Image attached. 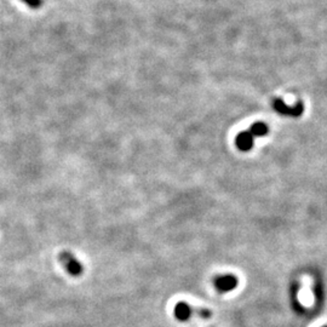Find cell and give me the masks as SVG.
<instances>
[{
  "mask_svg": "<svg viewBox=\"0 0 327 327\" xmlns=\"http://www.w3.org/2000/svg\"><path fill=\"white\" fill-rule=\"evenodd\" d=\"M58 261L61 263L66 272L72 276H80L84 273V265L80 263L73 253L68 251H63L58 255Z\"/></svg>",
  "mask_w": 327,
  "mask_h": 327,
  "instance_id": "obj_1",
  "label": "cell"
},
{
  "mask_svg": "<svg viewBox=\"0 0 327 327\" xmlns=\"http://www.w3.org/2000/svg\"><path fill=\"white\" fill-rule=\"evenodd\" d=\"M273 108L279 114L290 116V118H299L304 112V106L301 101H298L295 106L290 107L282 101L281 98H274L272 102Z\"/></svg>",
  "mask_w": 327,
  "mask_h": 327,
  "instance_id": "obj_2",
  "label": "cell"
},
{
  "mask_svg": "<svg viewBox=\"0 0 327 327\" xmlns=\"http://www.w3.org/2000/svg\"><path fill=\"white\" fill-rule=\"evenodd\" d=\"M213 285H215L217 291L226 293L233 291V290L238 288L239 280L233 274H224L216 276L215 280H213Z\"/></svg>",
  "mask_w": 327,
  "mask_h": 327,
  "instance_id": "obj_3",
  "label": "cell"
},
{
  "mask_svg": "<svg viewBox=\"0 0 327 327\" xmlns=\"http://www.w3.org/2000/svg\"><path fill=\"white\" fill-rule=\"evenodd\" d=\"M235 146L239 151L250 152L253 147V136L249 131H241L235 137Z\"/></svg>",
  "mask_w": 327,
  "mask_h": 327,
  "instance_id": "obj_4",
  "label": "cell"
},
{
  "mask_svg": "<svg viewBox=\"0 0 327 327\" xmlns=\"http://www.w3.org/2000/svg\"><path fill=\"white\" fill-rule=\"evenodd\" d=\"M173 315L178 321L186 322L192 318L193 309L187 302H178L175 305V309H173Z\"/></svg>",
  "mask_w": 327,
  "mask_h": 327,
  "instance_id": "obj_5",
  "label": "cell"
},
{
  "mask_svg": "<svg viewBox=\"0 0 327 327\" xmlns=\"http://www.w3.org/2000/svg\"><path fill=\"white\" fill-rule=\"evenodd\" d=\"M249 132L251 133L252 136H256V137H263V136L268 135L269 128H268V125L265 124V122L257 121V122H255V124L251 125Z\"/></svg>",
  "mask_w": 327,
  "mask_h": 327,
  "instance_id": "obj_6",
  "label": "cell"
},
{
  "mask_svg": "<svg viewBox=\"0 0 327 327\" xmlns=\"http://www.w3.org/2000/svg\"><path fill=\"white\" fill-rule=\"evenodd\" d=\"M21 2L33 10L40 9L43 6V0H21Z\"/></svg>",
  "mask_w": 327,
  "mask_h": 327,
  "instance_id": "obj_7",
  "label": "cell"
},
{
  "mask_svg": "<svg viewBox=\"0 0 327 327\" xmlns=\"http://www.w3.org/2000/svg\"><path fill=\"white\" fill-rule=\"evenodd\" d=\"M196 313H198L199 316H201V318L203 319H209L211 318V312H210L209 309H205V308H200L196 310Z\"/></svg>",
  "mask_w": 327,
  "mask_h": 327,
  "instance_id": "obj_8",
  "label": "cell"
},
{
  "mask_svg": "<svg viewBox=\"0 0 327 327\" xmlns=\"http://www.w3.org/2000/svg\"><path fill=\"white\" fill-rule=\"evenodd\" d=\"M323 327H327V326H323Z\"/></svg>",
  "mask_w": 327,
  "mask_h": 327,
  "instance_id": "obj_9",
  "label": "cell"
}]
</instances>
